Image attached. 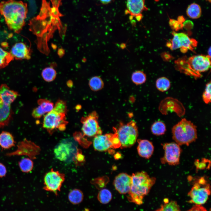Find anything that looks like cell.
I'll use <instances>...</instances> for the list:
<instances>
[{"label": "cell", "instance_id": "cell-22", "mask_svg": "<svg viewBox=\"0 0 211 211\" xmlns=\"http://www.w3.org/2000/svg\"><path fill=\"white\" fill-rule=\"evenodd\" d=\"M16 142L10 132L3 131L0 133V147L3 149H8L15 146Z\"/></svg>", "mask_w": 211, "mask_h": 211}, {"label": "cell", "instance_id": "cell-17", "mask_svg": "<svg viewBox=\"0 0 211 211\" xmlns=\"http://www.w3.org/2000/svg\"><path fill=\"white\" fill-rule=\"evenodd\" d=\"M10 52L16 59H29L30 58V50L23 42L16 43L12 47Z\"/></svg>", "mask_w": 211, "mask_h": 211}, {"label": "cell", "instance_id": "cell-12", "mask_svg": "<svg viewBox=\"0 0 211 211\" xmlns=\"http://www.w3.org/2000/svg\"><path fill=\"white\" fill-rule=\"evenodd\" d=\"M17 147L15 151L7 153L6 155L7 156H25L33 159H35L40 150L38 146L26 138L19 142L17 145Z\"/></svg>", "mask_w": 211, "mask_h": 211}, {"label": "cell", "instance_id": "cell-40", "mask_svg": "<svg viewBox=\"0 0 211 211\" xmlns=\"http://www.w3.org/2000/svg\"><path fill=\"white\" fill-rule=\"evenodd\" d=\"M51 1L52 6L58 8L62 4V0H50Z\"/></svg>", "mask_w": 211, "mask_h": 211}, {"label": "cell", "instance_id": "cell-1", "mask_svg": "<svg viewBox=\"0 0 211 211\" xmlns=\"http://www.w3.org/2000/svg\"><path fill=\"white\" fill-rule=\"evenodd\" d=\"M28 12L27 4L22 1L8 0L0 3V13L9 29L19 33L25 24Z\"/></svg>", "mask_w": 211, "mask_h": 211}, {"label": "cell", "instance_id": "cell-41", "mask_svg": "<svg viewBox=\"0 0 211 211\" xmlns=\"http://www.w3.org/2000/svg\"><path fill=\"white\" fill-rule=\"evenodd\" d=\"M114 0H99L100 2L103 5L108 4L112 2Z\"/></svg>", "mask_w": 211, "mask_h": 211}, {"label": "cell", "instance_id": "cell-9", "mask_svg": "<svg viewBox=\"0 0 211 211\" xmlns=\"http://www.w3.org/2000/svg\"><path fill=\"white\" fill-rule=\"evenodd\" d=\"M173 38L167 43V46L172 50L180 48L181 51L185 53L188 50L193 51L197 46V42L190 38L186 34L183 33H172Z\"/></svg>", "mask_w": 211, "mask_h": 211}, {"label": "cell", "instance_id": "cell-8", "mask_svg": "<svg viewBox=\"0 0 211 211\" xmlns=\"http://www.w3.org/2000/svg\"><path fill=\"white\" fill-rule=\"evenodd\" d=\"M122 148L130 147L135 143L138 135L136 122L132 120L126 124L120 123L117 129L114 128Z\"/></svg>", "mask_w": 211, "mask_h": 211}, {"label": "cell", "instance_id": "cell-46", "mask_svg": "<svg viewBox=\"0 0 211 211\" xmlns=\"http://www.w3.org/2000/svg\"><path fill=\"white\" fill-rule=\"evenodd\" d=\"M206 1H208L210 3V2H211V0H206Z\"/></svg>", "mask_w": 211, "mask_h": 211}, {"label": "cell", "instance_id": "cell-33", "mask_svg": "<svg viewBox=\"0 0 211 211\" xmlns=\"http://www.w3.org/2000/svg\"><path fill=\"white\" fill-rule=\"evenodd\" d=\"M42 76L43 79L46 81L51 82L55 78L56 72L53 68L48 67L42 70Z\"/></svg>", "mask_w": 211, "mask_h": 211}, {"label": "cell", "instance_id": "cell-14", "mask_svg": "<svg viewBox=\"0 0 211 211\" xmlns=\"http://www.w3.org/2000/svg\"><path fill=\"white\" fill-rule=\"evenodd\" d=\"M164 154L160 159L162 164L176 166L180 163L182 150L180 145L176 142L166 143L163 145Z\"/></svg>", "mask_w": 211, "mask_h": 211}, {"label": "cell", "instance_id": "cell-20", "mask_svg": "<svg viewBox=\"0 0 211 211\" xmlns=\"http://www.w3.org/2000/svg\"><path fill=\"white\" fill-rule=\"evenodd\" d=\"M137 150L141 157L149 159L152 155L154 151V147L152 142L147 139H139Z\"/></svg>", "mask_w": 211, "mask_h": 211}, {"label": "cell", "instance_id": "cell-32", "mask_svg": "<svg viewBox=\"0 0 211 211\" xmlns=\"http://www.w3.org/2000/svg\"><path fill=\"white\" fill-rule=\"evenodd\" d=\"M50 3L47 2L46 0H42L40 12L36 17L41 19L46 18L50 16Z\"/></svg>", "mask_w": 211, "mask_h": 211}, {"label": "cell", "instance_id": "cell-4", "mask_svg": "<svg viewBox=\"0 0 211 211\" xmlns=\"http://www.w3.org/2000/svg\"><path fill=\"white\" fill-rule=\"evenodd\" d=\"M176 63L180 71L188 75L199 77L201 73L207 71L210 68V57L208 55H196L188 59H179Z\"/></svg>", "mask_w": 211, "mask_h": 211}, {"label": "cell", "instance_id": "cell-24", "mask_svg": "<svg viewBox=\"0 0 211 211\" xmlns=\"http://www.w3.org/2000/svg\"><path fill=\"white\" fill-rule=\"evenodd\" d=\"M69 200L71 203L74 205L78 204L83 200L84 195L80 190L74 189L71 190L68 195Z\"/></svg>", "mask_w": 211, "mask_h": 211}, {"label": "cell", "instance_id": "cell-37", "mask_svg": "<svg viewBox=\"0 0 211 211\" xmlns=\"http://www.w3.org/2000/svg\"><path fill=\"white\" fill-rule=\"evenodd\" d=\"M50 15L56 18L63 16L59 12L58 8L53 6L50 8Z\"/></svg>", "mask_w": 211, "mask_h": 211}, {"label": "cell", "instance_id": "cell-19", "mask_svg": "<svg viewBox=\"0 0 211 211\" xmlns=\"http://www.w3.org/2000/svg\"><path fill=\"white\" fill-rule=\"evenodd\" d=\"M18 96L17 91L11 89L6 84L0 86V100L4 103L11 105Z\"/></svg>", "mask_w": 211, "mask_h": 211}, {"label": "cell", "instance_id": "cell-44", "mask_svg": "<svg viewBox=\"0 0 211 211\" xmlns=\"http://www.w3.org/2000/svg\"><path fill=\"white\" fill-rule=\"evenodd\" d=\"M71 81H69L67 82V85L69 86H71L72 85V82H71Z\"/></svg>", "mask_w": 211, "mask_h": 211}, {"label": "cell", "instance_id": "cell-13", "mask_svg": "<svg viewBox=\"0 0 211 211\" xmlns=\"http://www.w3.org/2000/svg\"><path fill=\"white\" fill-rule=\"evenodd\" d=\"M98 118V115L95 111L82 117L81 122L82 124V130L84 135L94 137L102 134V131L99 125Z\"/></svg>", "mask_w": 211, "mask_h": 211}, {"label": "cell", "instance_id": "cell-11", "mask_svg": "<svg viewBox=\"0 0 211 211\" xmlns=\"http://www.w3.org/2000/svg\"><path fill=\"white\" fill-rule=\"evenodd\" d=\"M65 178L64 173L52 169L44 176L43 188L45 190L52 192L57 195L58 192L60 190Z\"/></svg>", "mask_w": 211, "mask_h": 211}, {"label": "cell", "instance_id": "cell-18", "mask_svg": "<svg viewBox=\"0 0 211 211\" xmlns=\"http://www.w3.org/2000/svg\"><path fill=\"white\" fill-rule=\"evenodd\" d=\"M38 106L33 110L32 115L35 118H40L46 113L50 111L54 106L53 103L45 99H40L38 101Z\"/></svg>", "mask_w": 211, "mask_h": 211}, {"label": "cell", "instance_id": "cell-38", "mask_svg": "<svg viewBox=\"0 0 211 211\" xmlns=\"http://www.w3.org/2000/svg\"><path fill=\"white\" fill-rule=\"evenodd\" d=\"M187 211H207V210L202 205H195Z\"/></svg>", "mask_w": 211, "mask_h": 211}, {"label": "cell", "instance_id": "cell-39", "mask_svg": "<svg viewBox=\"0 0 211 211\" xmlns=\"http://www.w3.org/2000/svg\"><path fill=\"white\" fill-rule=\"evenodd\" d=\"M7 171L6 166L0 162V178H3L5 176Z\"/></svg>", "mask_w": 211, "mask_h": 211}, {"label": "cell", "instance_id": "cell-3", "mask_svg": "<svg viewBox=\"0 0 211 211\" xmlns=\"http://www.w3.org/2000/svg\"><path fill=\"white\" fill-rule=\"evenodd\" d=\"M68 109L66 102L62 100H58L53 109L44 117L43 127L50 134L59 130H65L68 122L66 120Z\"/></svg>", "mask_w": 211, "mask_h": 211}, {"label": "cell", "instance_id": "cell-6", "mask_svg": "<svg viewBox=\"0 0 211 211\" xmlns=\"http://www.w3.org/2000/svg\"><path fill=\"white\" fill-rule=\"evenodd\" d=\"M193 183L192 187L188 194L190 198L188 202L196 205L204 204L210 194V184L204 176L196 179Z\"/></svg>", "mask_w": 211, "mask_h": 211}, {"label": "cell", "instance_id": "cell-26", "mask_svg": "<svg viewBox=\"0 0 211 211\" xmlns=\"http://www.w3.org/2000/svg\"><path fill=\"white\" fill-rule=\"evenodd\" d=\"M18 164L21 171L24 173L30 172L32 170L34 166L32 159L28 157L21 159L19 161Z\"/></svg>", "mask_w": 211, "mask_h": 211}, {"label": "cell", "instance_id": "cell-27", "mask_svg": "<svg viewBox=\"0 0 211 211\" xmlns=\"http://www.w3.org/2000/svg\"><path fill=\"white\" fill-rule=\"evenodd\" d=\"M14 59L10 52L0 47V69L7 66Z\"/></svg>", "mask_w": 211, "mask_h": 211}, {"label": "cell", "instance_id": "cell-16", "mask_svg": "<svg viewBox=\"0 0 211 211\" xmlns=\"http://www.w3.org/2000/svg\"><path fill=\"white\" fill-rule=\"evenodd\" d=\"M132 183L131 176L125 173L118 174L115 178L113 185L116 190L120 194L128 193Z\"/></svg>", "mask_w": 211, "mask_h": 211}, {"label": "cell", "instance_id": "cell-42", "mask_svg": "<svg viewBox=\"0 0 211 211\" xmlns=\"http://www.w3.org/2000/svg\"><path fill=\"white\" fill-rule=\"evenodd\" d=\"M64 51L63 49L62 48L59 49L58 51V54L59 57H62L64 54Z\"/></svg>", "mask_w": 211, "mask_h": 211}, {"label": "cell", "instance_id": "cell-28", "mask_svg": "<svg viewBox=\"0 0 211 211\" xmlns=\"http://www.w3.org/2000/svg\"><path fill=\"white\" fill-rule=\"evenodd\" d=\"M151 130L153 134L156 136H160L165 134L166 131V127L163 122L159 121L152 124Z\"/></svg>", "mask_w": 211, "mask_h": 211}, {"label": "cell", "instance_id": "cell-2", "mask_svg": "<svg viewBox=\"0 0 211 211\" xmlns=\"http://www.w3.org/2000/svg\"><path fill=\"white\" fill-rule=\"evenodd\" d=\"M131 176L132 185L127 197L129 202L141 205L144 197L155 184L156 178L144 171L133 173Z\"/></svg>", "mask_w": 211, "mask_h": 211}, {"label": "cell", "instance_id": "cell-30", "mask_svg": "<svg viewBox=\"0 0 211 211\" xmlns=\"http://www.w3.org/2000/svg\"><path fill=\"white\" fill-rule=\"evenodd\" d=\"M156 86L157 89L159 91L164 92L169 89L171 86V83L168 78L163 77L157 79L156 82Z\"/></svg>", "mask_w": 211, "mask_h": 211}, {"label": "cell", "instance_id": "cell-35", "mask_svg": "<svg viewBox=\"0 0 211 211\" xmlns=\"http://www.w3.org/2000/svg\"><path fill=\"white\" fill-rule=\"evenodd\" d=\"M211 82L207 83L202 95L203 99L205 103L207 104L211 101Z\"/></svg>", "mask_w": 211, "mask_h": 211}, {"label": "cell", "instance_id": "cell-31", "mask_svg": "<svg viewBox=\"0 0 211 211\" xmlns=\"http://www.w3.org/2000/svg\"><path fill=\"white\" fill-rule=\"evenodd\" d=\"M89 85L91 90L94 91H97L103 88L104 83L100 77L94 76L90 79Z\"/></svg>", "mask_w": 211, "mask_h": 211}, {"label": "cell", "instance_id": "cell-10", "mask_svg": "<svg viewBox=\"0 0 211 211\" xmlns=\"http://www.w3.org/2000/svg\"><path fill=\"white\" fill-rule=\"evenodd\" d=\"M93 145L95 150L99 151H104L109 148H116L120 147L121 145L118 135L114 133L98 135L94 137Z\"/></svg>", "mask_w": 211, "mask_h": 211}, {"label": "cell", "instance_id": "cell-5", "mask_svg": "<svg viewBox=\"0 0 211 211\" xmlns=\"http://www.w3.org/2000/svg\"><path fill=\"white\" fill-rule=\"evenodd\" d=\"M196 127L190 121L182 119L172 129L173 139L179 145H189L197 138Z\"/></svg>", "mask_w": 211, "mask_h": 211}, {"label": "cell", "instance_id": "cell-45", "mask_svg": "<svg viewBox=\"0 0 211 211\" xmlns=\"http://www.w3.org/2000/svg\"><path fill=\"white\" fill-rule=\"evenodd\" d=\"M208 56L210 57L211 56V47H210L208 51Z\"/></svg>", "mask_w": 211, "mask_h": 211}, {"label": "cell", "instance_id": "cell-25", "mask_svg": "<svg viewBox=\"0 0 211 211\" xmlns=\"http://www.w3.org/2000/svg\"><path fill=\"white\" fill-rule=\"evenodd\" d=\"M155 211H181L177 202L175 201H169L168 199L164 200V203L160 207Z\"/></svg>", "mask_w": 211, "mask_h": 211}, {"label": "cell", "instance_id": "cell-15", "mask_svg": "<svg viewBox=\"0 0 211 211\" xmlns=\"http://www.w3.org/2000/svg\"><path fill=\"white\" fill-rule=\"evenodd\" d=\"M148 10L145 6V0H127L126 3L127 14L135 17L138 21L142 18V12Z\"/></svg>", "mask_w": 211, "mask_h": 211}, {"label": "cell", "instance_id": "cell-34", "mask_svg": "<svg viewBox=\"0 0 211 211\" xmlns=\"http://www.w3.org/2000/svg\"><path fill=\"white\" fill-rule=\"evenodd\" d=\"M131 79L132 82L136 85L142 84L146 81V75L143 71H137L132 73Z\"/></svg>", "mask_w": 211, "mask_h": 211}, {"label": "cell", "instance_id": "cell-7", "mask_svg": "<svg viewBox=\"0 0 211 211\" xmlns=\"http://www.w3.org/2000/svg\"><path fill=\"white\" fill-rule=\"evenodd\" d=\"M77 142L73 138L64 139L58 143L54 149L56 158L67 163L75 161L79 152Z\"/></svg>", "mask_w": 211, "mask_h": 211}, {"label": "cell", "instance_id": "cell-36", "mask_svg": "<svg viewBox=\"0 0 211 211\" xmlns=\"http://www.w3.org/2000/svg\"><path fill=\"white\" fill-rule=\"evenodd\" d=\"M169 24L173 29L175 30L180 29L183 26V23H180L177 20L172 19H170Z\"/></svg>", "mask_w": 211, "mask_h": 211}, {"label": "cell", "instance_id": "cell-23", "mask_svg": "<svg viewBox=\"0 0 211 211\" xmlns=\"http://www.w3.org/2000/svg\"><path fill=\"white\" fill-rule=\"evenodd\" d=\"M186 13L187 15L189 18L192 19H197L201 16V9L198 4L193 3L188 6Z\"/></svg>", "mask_w": 211, "mask_h": 211}, {"label": "cell", "instance_id": "cell-43", "mask_svg": "<svg viewBox=\"0 0 211 211\" xmlns=\"http://www.w3.org/2000/svg\"><path fill=\"white\" fill-rule=\"evenodd\" d=\"M177 19V21L181 23H183L185 21V19L183 16H178Z\"/></svg>", "mask_w": 211, "mask_h": 211}, {"label": "cell", "instance_id": "cell-29", "mask_svg": "<svg viewBox=\"0 0 211 211\" xmlns=\"http://www.w3.org/2000/svg\"><path fill=\"white\" fill-rule=\"evenodd\" d=\"M112 197L111 192L107 189L101 190L97 195V199L99 201L103 204H107L111 200Z\"/></svg>", "mask_w": 211, "mask_h": 211}, {"label": "cell", "instance_id": "cell-21", "mask_svg": "<svg viewBox=\"0 0 211 211\" xmlns=\"http://www.w3.org/2000/svg\"><path fill=\"white\" fill-rule=\"evenodd\" d=\"M13 114L11 105L6 104L0 100V128L9 124Z\"/></svg>", "mask_w": 211, "mask_h": 211}]
</instances>
